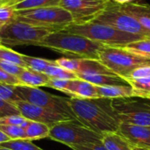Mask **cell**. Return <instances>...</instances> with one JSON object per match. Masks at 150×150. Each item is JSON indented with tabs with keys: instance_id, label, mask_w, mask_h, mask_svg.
Instances as JSON below:
<instances>
[{
	"instance_id": "6da1fadb",
	"label": "cell",
	"mask_w": 150,
	"mask_h": 150,
	"mask_svg": "<svg viewBox=\"0 0 150 150\" xmlns=\"http://www.w3.org/2000/svg\"><path fill=\"white\" fill-rule=\"evenodd\" d=\"M69 105L77 121L98 134L118 131L120 120L112 98H69Z\"/></svg>"
},
{
	"instance_id": "7a4b0ae2",
	"label": "cell",
	"mask_w": 150,
	"mask_h": 150,
	"mask_svg": "<svg viewBox=\"0 0 150 150\" xmlns=\"http://www.w3.org/2000/svg\"><path fill=\"white\" fill-rule=\"evenodd\" d=\"M38 47L48 48L71 58L99 60L98 52L105 46L83 36L62 30L48 34Z\"/></svg>"
},
{
	"instance_id": "3957f363",
	"label": "cell",
	"mask_w": 150,
	"mask_h": 150,
	"mask_svg": "<svg viewBox=\"0 0 150 150\" xmlns=\"http://www.w3.org/2000/svg\"><path fill=\"white\" fill-rule=\"evenodd\" d=\"M63 31L81 35L104 46L113 47H125L130 43L145 39L138 35L121 32L107 25L91 21L72 23L65 27Z\"/></svg>"
},
{
	"instance_id": "277c9868",
	"label": "cell",
	"mask_w": 150,
	"mask_h": 150,
	"mask_svg": "<svg viewBox=\"0 0 150 150\" xmlns=\"http://www.w3.org/2000/svg\"><path fill=\"white\" fill-rule=\"evenodd\" d=\"M14 19L43 27L52 32L62 31L74 23L72 15L61 6L16 11Z\"/></svg>"
},
{
	"instance_id": "5b68a950",
	"label": "cell",
	"mask_w": 150,
	"mask_h": 150,
	"mask_svg": "<svg viewBox=\"0 0 150 150\" xmlns=\"http://www.w3.org/2000/svg\"><path fill=\"white\" fill-rule=\"evenodd\" d=\"M98 57L107 69L124 79L134 69L150 65V59L135 54L125 47L105 46L99 50Z\"/></svg>"
},
{
	"instance_id": "8992f818",
	"label": "cell",
	"mask_w": 150,
	"mask_h": 150,
	"mask_svg": "<svg viewBox=\"0 0 150 150\" xmlns=\"http://www.w3.org/2000/svg\"><path fill=\"white\" fill-rule=\"evenodd\" d=\"M51 33L53 32L48 29L14 19L10 23L5 24L1 28V45L4 47L22 45L39 46V44Z\"/></svg>"
},
{
	"instance_id": "52a82bcc",
	"label": "cell",
	"mask_w": 150,
	"mask_h": 150,
	"mask_svg": "<svg viewBox=\"0 0 150 150\" xmlns=\"http://www.w3.org/2000/svg\"><path fill=\"white\" fill-rule=\"evenodd\" d=\"M48 138L71 148L76 145L101 142V135L76 120H66L50 127Z\"/></svg>"
},
{
	"instance_id": "ba28073f",
	"label": "cell",
	"mask_w": 150,
	"mask_h": 150,
	"mask_svg": "<svg viewBox=\"0 0 150 150\" xmlns=\"http://www.w3.org/2000/svg\"><path fill=\"white\" fill-rule=\"evenodd\" d=\"M88 21L112 26L121 32L150 39V33L134 18L120 9V4L109 0L105 8ZM85 22V21H84Z\"/></svg>"
},
{
	"instance_id": "9c48e42d",
	"label": "cell",
	"mask_w": 150,
	"mask_h": 150,
	"mask_svg": "<svg viewBox=\"0 0 150 150\" xmlns=\"http://www.w3.org/2000/svg\"><path fill=\"white\" fill-rule=\"evenodd\" d=\"M15 90L21 100L43 107L51 112L62 114L77 121L69 105V98L53 95L40 88L25 85H17L15 86Z\"/></svg>"
},
{
	"instance_id": "30bf717a",
	"label": "cell",
	"mask_w": 150,
	"mask_h": 150,
	"mask_svg": "<svg viewBox=\"0 0 150 150\" xmlns=\"http://www.w3.org/2000/svg\"><path fill=\"white\" fill-rule=\"evenodd\" d=\"M112 107L120 123L150 127V99L135 97L114 98Z\"/></svg>"
},
{
	"instance_id": "8fae6325",
	"label": "cell",
	"mask_w": 150,
	"mask_h": 150,
	"mask_svg": "<svg viewBox=\"0 0 150 150\" xmlns=\"http://www.w3.org/2000/svg\"><path fill=\"white\" fill-rule=\"evenodd\" d=\"M109 0H62L59 6L68 11L74 18V23L88 21L102 10Z\"/></svg>"
},
{
	"instance_id": "7c38bea8",
	"label": "cell",
	"mask_w": 150,
	"mask_h": 150,
	"mask_svg": "<svg viewBox=\"0 0 150 150\" xmlns=\"http://www.w3.org/2000/svg\"><path fill=\"white\" fill-rule=\"evenodd\" d=\"M13 104L16 105V107L19 111L20 114L25 119L31 121L46 124L50 127L54 126L57 123L71 120L70 118L67 116L51 112L49 110L33 105L26 101H23V100L14 101Z\"/></svg>"
},
{
	"instance_id": "4fadbf2b",
	"label": "cell",
	"mask_w": 150,
	"mask_h": 150,
	"mask_svg": "<svg viewBox=\"0 0 150 150\" xmlns=\"http://www.w3.org/2000/svg\"><path fill=\"white\" fill-rule=\"evenodd\" d=\"M134 149H150V127L120 123L117 131Z\"/></svg>"
},
{
	"instance_id": "5bb4252c",
	"label": "cell",
	"mask_w": 150,
	"mask_h": 150,
	"mask_svg": "<svg viewBox=\"0 0 150 150\" xmlns=\"http://www.w3.org/2000/svg\"><path fill=\"white\" fill-rule=\"evenodd\" d=\"M120 9L134 18L144 29L150 33V4L131 2L120 4Z\"/></svg>"
},
{
	"instance_id": "9a60e30c",
	"label": "cell",
	"mask_w": 150,
	"mask_h": 150,
	"mask_svg": "<svg viewBox=\"0 0 150 150\" xmlns=\"http://www.w3.org/2000/svg\"><path fill=\"white\" fill-rule=\"evenodd\" d=\"M65 94L74 98H99L97 86L82 79H74L70 81Z\"/></svg>"
},
{
	"instance_id": "2e32d148",
	"label": "cell",
	"mask_w": 150,
	"mask_h": 150,
	"mask_svg": "<svg viewBox=\"0 0 150 150\" xmlns=\"http://www.w3.org/2000/svg\"><path fill=\"white\" fill-rule=\"evenodd\" d=\"M77 78L87 81L96 86H108L128 84L127 82L117 75L106 74H77Z\"/></svg>"
},
{
	"instance_id": "e0dca14e",
	"label": "cell",
	"mask_w": 150,
	"mask_h": 150,
	"mask_svg": "<svg viewBox=\"0 0 150 150\" xmlns=\"http://www.w3.org/2000/svg\"><path fill=\"white\" fill-rule=\"evenodd\" d=\"M97 91L99 98H133V88L129 84L120 85H108V86H97Z\"/></svg>"
},
{
	"instance_id": "ac0fdd59",
	"label": "cell",
	"mask_w": 150,
	"mask_h": 150,
	"mask_svg": "<svg viewBox=\"0 0 150 150\" xmlns=\"http://www.w3.org/2000/svg\"><path fill=\"white\" fill-rule=\"evenodd\" d=\"M18 79L20 83V85L39 88L41 86L47 87L50 77L45 73L36 72L29 69H25L18 76Z\"/></svg>"
},
{
	"instance_id": "d6986e66",
	"label": "cell",
	"mask_w": 150,
	"mask_h": 150,
	"mask_svg": "<svg viewBox=\"0 0 150 150\" xmlns=\"http://www.w3.org/2000/svg\"><path fill=\"white\" fill-rule=\"evenodd\" d=\"M101 142L107 150H134L129 142L117 132L101 134Z\"/></svg>"
},
{
	"instance_id": "ffe728a7",
	"label": "cell",
	"mask_w": 150,
	"mask_h": 150,
	"mask_svg": "<svg viewBox=\"0 0 150 150\" xmlns=\"http://www.w3.org/2000/svg\"><path fill=\"white\" fill-rule=\"evenodd\" d=\"M77 74H106L116 75L107 69L99 60L93 59H80V64Z\"/></svg>"
},
{
	"instance_id": "44dd1931",
	"label": "cell",
	"mask_w": 150,
	"mask_h": 150,
	"mask_svg": "<svg viewBox=\"0 0 150 150\" xmlns=\"http://www.w3.org/2000/svg\"><path fill=\"white\" fill-rule=\"evenodd\" d=\"M50 132V127L46 124L31 121L25 128V139L29 141H36L44 138H48Z\"/></svg>"
},
{
	"instance_id": "7402d4cb",
	"label": "cell",
	"mask_w": 150,
	"mask_h": 150,
	"mask_svg": "<svg viewBox=\"0 0 150 150\" xmlns=\"http://www.w3.org/2000/svg\"><path fill=\"white\" fill-rule=\"evenodd\" d=\"M127 82L133 88L134 97L150 99V77L140 80H127Z\"/></svg>"
},
{
	"instance_id": "603a6c76",
	"label": "cell",
	"mask_w": 150,
	"mask_h": 150,
	"mask_svg": "<svg viewBox=\"0 0 150 150\" xmlns=\"http://www.w3.org/2000/svg\"><path fill=\"white\" fill-rule=\"evenodd\" d=\"M23 60H24L26 69H29L36 72H41V73H44L46 69L49 65L54 63V60L33 57V56H30L26 54H23Z\"/></svg>"
},
{
	"instance_id": "cb8c5ba5",
	"label": "cell",
	"mask_w": 150,
	"mask_h": 150,
	"mask_svg": "<svg viewBox=\"0 0 150 150\" xmlns=\"http://www.w3.org/2000/svg\"><path fill=\"white\" fill-rule=\"evenodd\" d=\"M62 0H25L12 5L15 11L59 6Z\"/></svg>"
},
{
	"instance_id": "d4e9b609",
	"label": "cell",
	"mask_w": 150,
	"mask_h": 150,
	"mask_svg": "<svg viewBox=\"0 0 150 150\" xmlns=\"http://www.w3.org/2000/svg\"><path fill=\"white\" fill-rule=\"evenodd\" d=\"M0 148H4L11 150H44L33 143L32 141L26 139L11 140L9 142L1 143Z\"/></svg>"
},
{
	"instance_id": "484cf974",
	"label": "cell",
	"mask_w": 150,
	"mask_h": 150,
	"mask_svg": "<svg viewBox=\"0 0 150 150\" xmlns=\"http://www.w3.org/2000/svg\"><path fill=\"white\" fill-rule=\"evenodd\" d=\"M46 75H47L49 77L51 78H57V79H66V80H74V79H77V76L76 75V73L70 72L69 70H66L61 67H59L58 65H56L55 62L54 63L49 65L45 72Z\"/></svg>"
},
{
	"instance_id": "4316f807",
	"label": "cell",
	"mask_w": 150,
	"mask_h": 150,
	"mask_svg": "<svg viewBox=\"0 0 150 150\" xmlns=\"http://www.w3.org/2000/svg\"><path fill=\"white\" fill-rule=\"evenodd\" d=\"M125 48L135 54L150 59V39H142L128 44Z\"/></svg>"
},
{
	"instance_id": "83f0119b",
	"label": "cell",
	"mask_w": 150,
	"mask_h": 150,
	"mask_svg": "<svg viewBox=\"0 0 150 150\" xmlns=\"http://www.w3.org/2000/svg\"><path fill=\"white\" fill-rule=\"evenodd\" d=\"M0 59L26 69L23 60V54L4 46H0Z\"/></svg>"
},
{
	"instance_id": "f1b7e54d",
	"label": "cell",
	"mask_w": 150,
	"mask_h": 150,
	"mask_svg": "<svg viewBox=\"0 0 150 150\" xmlns=\"http://www.w3.org/2000/svg\"><path fill=\"white\" fill-rule=\"evenodd\" d=\"M0 130L5 134L11 140H18V139H25V128L17 126L11 125H1Z\"/></svg>"
},
{
	"instance_id": "f546056e",
	"label": "cell",
	"mask_w": 150,
	"mask_h": 150,
	"mask_svg": "<svg viewBox=\"0 0 150 150\" xmlns=\"http://www.w3.org/2000/svg\"><path fill=\"white\" fill-rule=\"evenodd\" d=\"M56 65L59 67L69 70L73 73H76L79 69L80 64V59L78 58H67V57H62L59 59L54 60Z\"/></svg>"
},
{
	"instance_id": "4dcf8cb0",
	"label": "cell",
	"mask_w": 150,
	"mask_h": 150,
	"mask_svg": "<svg viewBox=\"0 0 150 150\" xmlns=\"http://www.w3.org/2000/svg\"><path fill=\"white\" fill-rule=\"evenodd\" d=\"M0 98L10 102L21 100L16 92L15 86L2 83H0Z\"/></svg>"
},
{
	"instance_id": "1f68e13d",
	"label": "cell",
	"mask_w": 150,
	"mask_h": 150,
	"mask_svg": "<svg viewBox=\"0 0 150 150\" xmlns=\"http://www.w3.org/2000/svg\"><path fill=\"white\" fill-rule=\"evenodd\" d=\"M29 122L30 120L25 119L22 115H11L0 119L1 125H11V126L21 127L23 128H25Z\"/></svg>"
},
{
	"instance_id": "d6a6232c",
	"label": "cell",
	"mask_w": 150,
	"mask_h": 150,
	"mask_svg": "<svg viewBox=\"0 0 150 150\" xmlns=\"http://www.w3.org/2000/svg\"><path fill=\"white\" fill-rule=\"evenodd\" d=\"M11 115H21L13 102H10L0 98V119L11 116Z\"/></svg>"
},
{
	"instance_id": "836d02e7",
	"label": "cell",
	"mask_w": 150,
	"mask_h": 150,
	"mask_svg": "<svg viewBox=\"0 0 150 150\" xmlns=\"http://www.w3.org/2000/svg\"><path fill=\"white\" fill-rule=\"evenodd\" d=\"M16 11L12 5L8 4H0V22L4 25L14 20Z\"/></svg>"
},
{
	"instance_id": "e575fe53",
	"label": "cell",
	"mask_w": 150,
	"mask_h": 150,
	"mask_svg": "<svg viewBox=\"0 0 150 150\" xmlns=\"http://www.w3.org/2000/svg\"><path fill=\"white\" fill-rule=\"evenodd\" d=\"M0 69H2L3 71L8 73L10 75L15 76L18 77L22 73V71L25 69V68H22L14 63H11V62H9L0 59Z\"/></svg>"
},
{
	"instance_id": "d590c367",
	"label": "cell",
	"mask_w": 150,
	"mask_h": 150,
	"mask_svg": "<svg viewBox=\"0 0 150 150\" xmlns=\"http://www.w3.org/2000/svg\"><path fill=\"white\" fill-rule=\"evenodd\" d=\"M149 77H150V65H146L134 69L127 77L125 78V80H140Z\"/></svg>"
},
{
	"instance_id": "8d00e7d4",
	"label": "cell",
	"mask_w": 150,
	"mask_h": 150,
	"mask_svg": "<svg viewBox=\"0 0 150 150\" xmlns=\"http://www.w3.org/2000/svg\"><path fill=\"white\" fill-rule=\"evenodd\" d=\"M71 80H66V79H57V78H51L49 79L47 87L54 89L56 91H62L63 93L66 92V91L69 88V85L70 83Z\"/></svg>"
},
{
	"instance_id": "74e56055",
	"label": "cell",
	"mask_w": 150,
	"mask_h": 150,
	"mask_svg": "<svg viewBox=\"0 0 150 150\" xmlns=\"http://www.w3.org/2000/svg\"><path fill=\"white\" fill-rule=\"evenodd\" d=\"M0 83L9 84V85H13V86L20 85V83L17 76L10 75L3 71L2 69H0Z\"/></svg>"
},
{
	"instance_id": "f35d334b",
	"label": "cell",
	"mask_w": 150,
	"mask_h": 150,
	"mask_svg": "<svg viewBox=\"0 0 150 150\" xmlns=\"http://www.w3.org/2000/svg\"><path fill=\"white\" fill-rule=\"evenodd\" d=\"M73 150H107L102 142L97 143H88L83 145H76L70 148Z\"/></svg>"
},
{
	"instance_id": "ab89813d",
	"label": "cell",
	"mask_w": 150,
	"mask_h": 150,
	"mask_svg": "<svg viewBox=\"0 0 150 150\" xmlns=\"http://www.w3.org/2000/svg\"><path fill=\"white\" fill-rule=\"evenodd\" d=\"M9 141H11V139L5 134H4L0 130V144L1 143H4V142H9Z\"/></svg>"
},
{
	"instance_id": "60d3db41",
	"label": "cell",
	"mask_w": 150,
	"mask_h": 150,
	"mask_svg": "<svg viewBox=\"0 0 150 150\" xmlns=\"http://www.w3.org/2000/svg\"><path fill=\"white\" fill-rule=\"evenodd\" d=\"M112 2H115L117 4H128V3H131L132 1L134 0H111Z\"/></svg>"
},
{
	"instance_id": "b9f144b4",
	"label": "cell",
	"mask_w": 150,
	"mask_h": 150,
	"mask_svg": "<svg viewBox=\"0 0 150 150\" xmlns=\"http://www.w3.org/2000/svg\"><path fill=\"white\" fill-rule=\"evenodd\" d=\"M23 1H25V0H8V2L6 4H8L10 5H14L16 4H18V3L23 2Z\"/></svg>"
},
{
	"instance_id": "7bdbcfd3",
	"label": "cell",
	"mask_w": 150,
	"mask_h": 150,
	"mask_svg": "<svg viewBox=\"0 0 150 150\" xmlns=\"http://www.w3.org/2000/svg\"><path fill=\"white\" fill-rule=\"evenodd\" d=\"M4 25L3 23H1V22H0V30H1V28H2V27H3Z\"/></svg>"
},
{
	"instance_id": "ee69618b",
	"label": "cell",
	"mask_w": 150,
	"mask_h": 150,
	"mask_svg": "<svg viewBox=\"0 0 150 150\" xmlns=\"http://www.w3.org/2000/svg\"><path fill=\"white\" fill-rule=\"evenodd\" d=\"M0 150H11V149H4V148H0Z\"/></svg>"
},
{
	"instance_id": "f6af8a7d",
	"label": "cell",
	"mask_w": 150,
	"mask_h": 150,
	"mask_svg": "<svg viewBox=\"0 0 150 150\" xmlns=\"http://www.w3.org/2000/svg\"><path fill=\"white\" fill-rule=\"evenodd\" d=\"M0 45H1V40H0Z\"/></svg>"
},
{
	"instance_id": "bcb514c9",
	"label": "cell",
	"mask_w": 150,
	"mask_h": 150,
	"mask_svg": "<svg viewBox=\"0 0 150 150\" xmlns=\"http://www.w3.org/2000/svg\"><path fill=\"white\" fill-rule=\"evenodd\" d=\"M0 46H2V45H0Z\"/></svg>"
}]
</instances>
